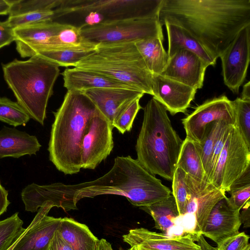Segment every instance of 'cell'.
I'll list each match as a JSON object with an SVG mask.
<instances>
[{"instance_id": "1", "label": "cell", "mask_w": 250, "mask_h": 250, "mask_svg": "<svg viewBox=\"0 0 250 250\" xmlns=\"http://www.w3.org/2000/svg\"><path fill=\"white\" fill-rule=\"evenodd\" d=\"M162 25H178L215 60L243 28L250 25V0H163Z\"/></svg>"}, {"instance_id": "2", "label": "cell", "mask_w": 250, "mask_h": 250, "mask_svg": "<svg viewBox=\"0 0 250 250\" xmlns=\"http://www.w3.org/2000/svg\"><path fill=\"white\" fill-rule=\"evenodd\" d=\"M68 187L76 204L83 198L111 194L125 197L132 205L140 208L171 194L170 189L160 179L130 156L116 157L111 168L96 179Z\"/></svg>"}, {"instance_id": "3", "label": "cell", "mask_w": 250, "mask_h": 250, "mask_svg": "<svg viewBox=\"0 0 250 250\" xmlns=\"http://www.w3.org/2000/svg\"><path fill=\"white\" fill-rule=\"evenodd\" d=\"M99 111L83 92L67 91L54 113L48 150L50 161L65 174L78 173L83 137L91 118Z\"/></svg>"}, {"instance_id": "4", "label": "cell", "mask_w": 250, "mask_h": 250, "mask_svg": "<svg viewBox=\"0 0 250 250\" xmlns=\"http://www.w3.org/2000/svg\"><path fill=\"white\" fill-rule=\"evenodd\" d=\"M183 143L167 109L151 98L144 109L135 145L138 162L150 174L172 181Z\"/></svg>"}, {"instance_id": "5", "label": "cell", "mask_w": 250, "mask_h": 250, "mask_svg": "<svg viewBox=\"0 0 250 250\" xmlns=\"http://www.w3.org/2000/svg\"><path fill=\"white\" fill-rule=\"evenodd\" d=\"M59 66L35 55L26 61L2 64L4 79L17 103L30 118L44 125L46 108L60 74Z\"/></svg>"}, {"instance_id": "6", "label": "cell", "mask_w": 250, "mask_h": 250, "mask_svg": "<svg viewBox=\"0 0 250 250\" xmlns=\"http://www.w3.org/2000/svg\"><path fill=\"white\" fill-rule=\"evenodd\" d=\"M74 67L96 72L152 95V74L134 42L98 44Z\"/></svg>"}, {"instance_id": "7", "label": "cell", "mask_w": 250, "mask_h": 250, "mask_svg": "<svg viewBox=\"0 0 250 250\" xmlns=\"http://www.w3.org/2000/svg\"><path fill=\"white\" fill-rule=\"evenodd\" d=\"M163 0H63L56 17L73 13L97 12L105 21L157 17Z\"/></svg>"}, {"instance_id": "8", "label": "cell", "mask_w": 250, "mask_h": 250, "mask_svg": "<svg viewBox=\"0 0 250 250\" xmlns=\"http://www.w3.org/2000/svg\"><path fill=\"white\" fill-rule=\"evenodd\" d=\"M158 18L107 21L80 29L82 36L96 45L136 42L151 38L164 39Z\"/></svg>"}, {"instance_id": "9", "label": "cell", "mask_w": 250, "mask_h": 250, "mask_svg": "<svg viewBox=\"0 0 250 250\" xmlns=\"http://www.w3.org/2000/svg\"><path fill=\"white\" fill-rule=\"evenodd\" d=\"M250 166V148L238 128H230L209 182L229 192L230 186Z\"/></svg>"}, {"instance_id": "10", "label": "cell", "mask_w": 250, "mask_h": 250, "mask_svg": "<svg viewBox=\"0 0 250 250\" xmlns=\"http://www.w3.org/2000/svg\"><path fill=\"white\" fill-rule=\"evenodd\" d=\"M113 128L99 111L91 118L82 142L81 168L94 169L109 155L114 146Z\"/></svg>"}, {"instance_id": "11", "label": "cell", "mask_w": 250, "mask_h": 250, "mask_svg": "<svg viewBox=\"0 0 250 250\" xmlns=\"http://www.w3.org/2000/svg\"><path fill=\"white\" fill-rule=\"evenodd\" d=\"M217 121H224L234 125L235 122L232 101L225 95L208 100L182 119L186 138L198 143L202 139L207 125Z\"/></svg>"}, {"instance_id": "12", "label": "cell", "mask_w": 250, "mask_h": 250, "mask_svg": "<svg viewBox=\"0 0 250 250\" xmlns=\"http://www.w3.org/2000/svg\"><path fill=\"white\" fill-rule=\"evenodd\" d=\"M220 58L224 83L237 94L246 77L250 61V25L239 32Z\"/></svg>"}, {"instance_id": "13", "label": "cell", "mask_w": 250, "mask_h": 250, "mask_svg": "<svg viewBox=\"0 0 250 250\" xmlns=\"http://www.w3.org/2000/svg\"><path fill=\"white\" fill-rule=\"evenodd\" d=\"M186 183L188 194L185 215H194L195 225L192 234L196 241L212 208L226 196V192L210 183L195 179L187 174Z\"/></svg>"}, {"instance_id": "14", "label": "cell", "mask_w": 250, "mask_h": 250, "mask_svg": "<svg viewBox=\"0 0 250 250\" xmlns=\"http://www.w3.org/2000/svg\"><path fill=\"white\" fill-rule=\"evenodd\" d=\"M54 207L46 202L40 207L37 214L13 250H48L51 241L62 220L48 215Z\"/></svg>"}, {"instance_id": "15", "label": "cell", "mask_w": 250, "mask_h": 250, "mask_svg": "<svg viewBox=\"0 0 250 250\" xmlns=\"http://www.w3.org/2000/svg\"><path fill=\"white\" fill-rule=\"evenodd\" d=\"M208 66L194 53L180 49L169 58L167 66L160 75L197 90L203 86Z\"/></svg>"}, {"instance_id": "16", "label": "cell", "mask_w": 250, "mask_h": 250, "mask_svg": "<svg viewBox=\"0 0 250 250\" xmlns=\"http://www.w3.org/2000/svg\"><path fill=\"white\" fill-rule=\"evenodd\" d=\"M123 239L131 247L137 246L142 250H201L190 235L169 236L144 228L129 230Z\"/></svg>"}, {"instance_id": "17", "label": "cell", "mask_w": 250, "mask_h": 250, "mask_svg": "<svg viewBox=\"0 0 250 250\" xmlns=\"http://www.w3.org/2000/svg\"><path fill=\"white\" fill-rule=\"evenodd\" d=\"M240 211L235 208L227 196L220 200L210 213L201 234L218 246L239 232Z\"/></svg>"}, {"instance_id": "18", "label": "cell", "mask_w": 250, "mask_h": 250, "mask_svg": "<svg viewBox=\"0 0 250 250\" xmlns=\"http://www.w3.org/2000/svg\"><path fill=\"white\" fill-rule=\"evenodd\" d=\"M152 91L153 97L174 115L187 111L197 90L161 75L152 74Z\"/></svg>"}, {"instance_id": "19", "label": "cell", "mask_w": 250, "mask_h": 250, "mask_svg": "<svg viewBox=\"0 0 250 250\" xmlns=\"http://www.w3.org/2000/svg\"><path fill=\"white\" fill-rule=\"evenodd\" d=\"M83 93L112 125L120 112L134 100L141 98L145 94L135 90L111 88H92Z\"/></svg>"}, {"instance_id": "20", "label": "cell", "mask_w": 250, "mask_h": 250, "mask_svg": "<svg viewBox=\"0 0 250 250\" xmlns=\"http://www.w3.org/2000/svg\"><path fill=\"white\" fill-rule=\"evenodd\" d=\"M65 24L47 21L26 24L14 28L18 52L22 58L30 57L33 49L46 44Z\"/></svg>"}, {"instance_id": "21", "label": "cell", "mask_w": 250, "mask_h": 250, "mask_svg": "<svg viewBox=\"0 0 250 250\" xmlns=\"http://www.w3.org/2000/svg\"><path fill=\"white\" fill-rule=\"evenodd\" d=\"M21 200L26 211L36 212L46 202L65 211L77 209L60 190L58 183L40 185L34 183L26 186L21 192Z\"/></svg>"}, {"instance_id": "22", "label": "cell", "mask_w": 250, "mask_h": 250, "mask_svg": "<svg viewBox=\"0 0 250 250\" xmlns=\"http://www.w3.org/2000/svg\"><path fill=\"white\" fill-rule=\"evenodd\" d=\"M62 74L63 86L67 91L83 92L90 89L98 88L135 90L125 84L91 70L74 67L65 69Z\"/></svg>"}, {"instance_id": "23", "label": "cell", "mask_w": 250, "mask_h": 250, "mask_svg": "<svg viewBox=\"0 0 250 250\" xmlns=\"http://www.w3.org/2000/svg\"><path fill=\"white\" fill-rule=\"evenodd\" d=\"M41 146L36 136L25 131L6 126L0 130V159L36 155Z\"/></svg>"}, {"instance_id": "24", "label": "cell", "mask_w": 250, "mask_h": 250, "mask_svg": "<svg viewBox=\"0 0 250 250\" xmlns=\"http://www.w3.org/2000/svg\"><path fill=\"white\" fill-rule=\"evenodd\" d=\"M168 39L167 54L169 58L180 49L190 51L200 57L207 64L214 66V59L203 46L191 35L181 27L168 23L164 24Z\"/></svg>"}, {"instance_id": "25", "label": "cell", "mask_w": 250, "mask_h": 250, "mask_svg": "<svg viewBox=\"0 0 250 250\" xmlns=\"http://www.w3.org/2000/svg\"><path fill=\"white\" fill-rule=\"evenodd\" d=\"M57 231L73 250H95L99 240L86 225L71 218H62Z\"/></svg>"}, {"instance_id": "26", "label": "cell", "mask_w": 250, "mask_h": 250, "mask_svg": "<svg viewBox=\"0 0 250 250\" xmlns=\"http://www.w3.org/2000/svg\"><path fill=\"white\" fill-rule=\"evenodd\" d=\"M164 39L151 38L134 42L148 70L152 74L160 75L167 66L169 57L164 48Z\"/></svg>"}, {"instance_id": "27", "label": "cell", "mask_w": 250, "mask_h": 250, "mask_svg": "<svg viewBox=\"0 0 250 250\" xmlns=\"http://www.w3.org/2000/svg\"><path fill=\"white\" fill-rule=\"evenodd\" d=\"M97 46L84 39L81 34L79 27L66 24L46 44L33 49L30 57L34 55L36 51L42 49H74L94 51Z\"/></svg>"}, {"instance_id": "28", "label": "cell", "mask_w": 250, "mask_h": 250, "mask_svg": "<svg viewBox=\"0 0 250 250\" xmlns=\"http://www.w3.org/2000/svg\"><path fill=\"white\" fill-rule=\"evenodd\" d=\"M153 218L155 227L167 233L175 226L180 217L177 204L172 194L150 205L140 207Z\"/></svg>"}, {"instance_id": "29", "label": "cell", "mask_w": 250, "mask_h": 250, "mask_svg": "<svg viewBox=\"0 0 250 250\" xmlns=\"http://www.w3.org/2000/svg\"><path fill=\"white\" fill-rule=\"evenodd\" d=\"M176 167L195 179L208 182L195 144L187 138L183 141Z\"/></svg>"}, {"instance_id": "30", "label": "cell", "mask_w": 250, "mask_h": 250, "mask_svg": "<svg viewBox=\"0 0 250 250\" xmlns=\"http://www.w3.org/2000/svg\"><path fill=\"white\" fill-rule=\"evenodd\" d=\"M226 124H228L224 121H217L208 124L205 128L201 141L198 143L194 142L208 182L210 176L211 160L214 146L221 128Z\"/></svg>"}, {"instance_id": "31", "label": "cell", "mask_w": 250, "mask_h": 250, "mask_svg": "<svg viewBox=\"0 0 250 250\" xmlns=\"http://www.w3.org/2000/svg\"><path fill=\"white\" fill-rule=\"evenodd\" d=\"M94 51L74 49H42L36 51V55L59 66H75L82 59Z\"/></svg>"}, {"instance_id": "32", "label": "cell", "mask_w": 250, "mask_h": 250, "mask_svg": "<svg viewBox=\"0 0 250 250\" xmlns=\"http://www.w3.org/2000/svg\"><path fill=\"white\" fill-rule=\"evenodd\" d=\"M16 212L0 221V250H7L25 231L23 222Z\"/></svg>"}, {"instance_id": "33", "label": "cell", "mask_w": 250, "mask_h": 250, "mask_svg": "<svg viewBox=\"0 0 250 250\" xmlns=\"http://www.w3.org/2000/svg\"><path fill=\"white\" fill-rule=\"evenodd\" d=\"M30 117L17 103L6 98H0V121L16 127L25 125Z\"/></svg>"}, {"instance_id": "34", "label": "cell", "mask_w": 250, "mask_h": 250, "mask_svg": "<svg viewBox=\"0 0 250 250\" xmlns=\"http://www.w3.org/2000/svg\"><path fill=\"white\" fill-rule=\"evenodd\" d=\"M250 167L244 174L230 186L228 192L230 194L229 200L236 209L240 210L249 202L250 197Z\"/></svg>"}, {"instance_id": "35", "label": "cell", "mask_w": 250, "mask_h": 250, "mask_svg": "<svg viewBox=\"0 0 250 250\" xmlns=\"http://www.w3.org/2000/svg\"><path fill=\"white\" fill-rule=\"evenodd\" d=\"M235 122L247 145L250 148V101L237 97L232 101Z\"/></svg>"}, {"instance_id": "36", "label": "cell", "mask_w": 250, "mask_h": 250, "mask_svg": "<svg viewBox=\"0 0 250 250\" xmlns=\"http://www.w3.org/2000/svg\"><path fill=\"white\" fill-rule=\"evenodd\" d=\"M63 0H11L9 16H15L33 11L53 10L59 7Z\"/></svg>"}, {"instance_id": "37", "label": "cell", "mask_w": 250, "mask_h": 250, "mask_svg": "<svg viewBox=\"0 0 250 250\" xmlns=\"http://www.w3.org/2000/svg\"><path fill=\"white\" fill-rule=\"evenodd\" d=\"M186 175L183 169L176 167L172 180V193L175 198L180 217H184L186 211L188 194Z\"/></svg>"}, {"instance_id": "38", "label": "cell", "mask_w": 250, "mask_h": 250, "mask_svg": "<svg viewBox=\"0 0 250 250\" xmlns=\"http://www.w3.org/2000/svg\"><path fill=\"white\" fill-rule=\"evenodd\" d=\"M55 18L54 10H43L9 16L6 21L11 27L15 28L29 24L53 21Z\"/></svg>"}, {"instance_id": "39", "label": "cell", "mask_w": 250, "mask_h": 250, "mask_svg": "<svg viewBox=\"0 0 250 250\" xmlns=\"http://www.w3.org/2000/svg\"><path fill=\"white\" fill-rule=\"evenodd\" d=\"M141 98H137L130 103L115 118L112 126L122 134L129 131L132 127L134 120L142 107L140 104Z\"/></svg>"}, {"instance_id": "40", "label": "cell", "mask_w": 250, "mask_h": 250, "mask_svg": "<svg viewBox=\"0 0 250 250\" xmlns=\"http://www.w3.org/2000/svg\"><path fill=\"white\" fill-rule=\"evenodd\" d=\"M250 236L244 232L228 238L217 247L218 250H243L250 243Z\"/></svg>"}, {"instance_id": "41", "label": "cell", "mask_w": 250, "mask_h": 250, "mask_svg": "<svg viewBox=\"0 0 250 250\" xmlns=\"http://www.w3.org/2000/svg\"><path fill=\"white\" fill-rule=\"evenodd\" d=\"M232 126L233 125L225 124L221 128L217 137L211 157L209 181L213 173L219 155L227 139L229 130Z\"/></svg>"}, {"instance_id": "42", "label": "cell", "mask_w": 250, "mask_h": 250, "mask_svg": "<svg viewBox=\"0 0 250 250\" xmlns=\"http://www.w3.org/2000/svg\"><path fill=\"white\" fill-rule=\"evenodd\" d=\"M14 28L7 21H0V49L15 41Z\"/></svg>"}, {"instance_id": "43", "label": "cell", "mask_w": 250, "mask_h": 250, "mask_svg": "<svg viewBox=\"0 0 250 250\" xmlns=\"http://www.w3.org/2000/svg\"><path fill=\"white\" fill-rule=\"evenodd\" d=\"M105 21L104 16L97 12H91L88 13L87 15L84 19V22L80 28H83L86 27L93 26L99 24Z\"/></svg>"}, {"instance_id": "44", "label": "cell", "mask_w": 250, "mask_h": 250, "mask_svg": "<svg viewBox=\"0 0 250 250\" xmlns=\"http://www.w3.org/2000/svg\"><path fill=\"white\" fill-rule=\"evenodd\" d=\"M48 250H73L56 230L51 241Z\"/></svg>"}, {"instance_id": "45", "label": "cell", "mask_w": 250, "mask_h": 250, "mask_svg": "<svg viewBox=\"0 0 250 250\" xmlns=\"http://www.w3.org/2000/svg\"><path fill=\"white\" fill-rule=\"evenodd\" d=\"M8 192L0 183V216L5 212L10 204L8 199Z\"/></svg>"}, {"instance_id": "46", "label": "cell", "mask_w": 250, "mask_h": 250, "mask_svg": "<svg viewBox=\"0 0 250 250\" xmlns=\"http://www.w3.org/2000/svg\"><path fill=\"white\" fill-rule=\"evenodd\" d=\"M243 211L240 214L241 223L245 227H250V202H248L242 208Z\"/></svg>"}, {"instance_id": "47", "label": "cell", "mask_w": 250, "mask_h": 250, "mask_svg": "<svg viewBox=\"0 0 250 250\" xmlns=\"http://www.w3.org/2000/svg\"><path fill=\"white\" fill-rule=\"evenodd\" d=\"M196 241L197 244L200 247L201 250H218L217 247H213L209 244L202 234L198 237Z\"/></svg>"}, {"instance_id": "48", "label": "cell", "mask_w": 250, "mask_h": 250, "mask_svg": "<svg viewBox=\"0 0 250 250\" xmlns=\"http://www.w3.org/2000/svg\"><path fill=\"white\" fill-rule=\"evenodd\" d=\"M11 6V0H0V15H9Z\"/></svg>"}, {"instance_id": "49", "label": "cell", "mask_w": 250, "mask_h": 250, "mask_svg": "<svg viewBox=\"0 0 250 250\" xmlns=\"http://www.w3.org/2000/svg\"><path fill=\"white\" fill-rule=\"evenodd\" d=\"M95 250H114L111 244L102 238L99 240Z\"/></svg>"}, {"instance_id": "50", "label": "cell", "mask_w": 250, "mask_h": 250, "mask_svg": "<svg viewBox=\"0 0 250 250\" xmlns=\"http://www.w3.org/2000/svg\"><path fill=\"white\" fill-rule=\"evenodd\" d=\"M240 98L244 100L250 101V82L245 83L242 89V91Z\"/></svg>"}, {"instance_id": "51", "label": "cell", "mask_w": 250, "mask_h": 250, "mask_svg": "<svg viewBox=\"0 0 250 250\" xmlns=\"http://www.w3.org/2000/svg\"><path fill=\"white\" fill-rule=\"evenodd\" d=\"M25 230V231H26ZM25 231L24 232V233L25 232ZM24 233L20 236V237L16 241L15 243L7 250H13L14 246L16 245V244L18 243V242L20 240L22 235L24 234Z\"/></svg>"}, {"instance_id": "52", "label": "cell", "mask_w": 250, "mask_h": 250, "mask_svg": "<svg viewBox=\"0 0 250 250\" xmlns=\"http://www.w3.org/2000/svg\"><path fill=\"white\" fill-rule=\"evenodd\" d=\"M128 250H142L140 248L137 246H133L130 247Z\"/></svg>"}, {"instance_id": "53", "label": "cell", "mask_w": 250, "mask_h": 250, "mask_svg": "<svg viewBox=\"0 0 250 250\" xmlns=\"http://www.w3.org/2000/svg\"><path fill=\"white\" fill-rule=\"evenodd\" d=\"M250 250V245L249 244L245 249L243 250Z\"/></svg>"}, {"instance_id": "54", "label": "cell", "mask_w": 250, "mask_h": 250, "mask_svg": "<svg viewBox=\"0 0 250 250\" xmlns=\"http://www.w3.org/2000/svg\"></svg>"}]
</instances>
